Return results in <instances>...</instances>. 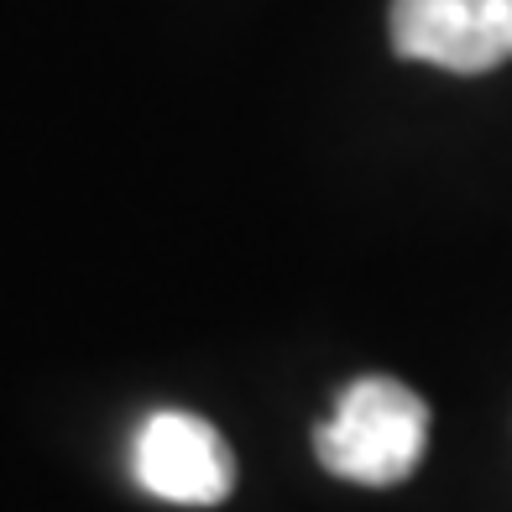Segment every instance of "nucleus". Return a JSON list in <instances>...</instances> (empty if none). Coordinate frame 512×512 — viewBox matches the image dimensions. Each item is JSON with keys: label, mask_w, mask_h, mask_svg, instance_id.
Segmentation results:
<instances>
[{"label": "nucleus", "mask_w": 512, "mask_h": 512, "mask_svg": "<svg viewBox=\"0 0 512 512\" xmlns=\"http://www.w3.org/2000/svg\"><path fill=\"white\" fill-rule=\"evenodd\" d=\"M429 408L392 377H361L340 392V408L314 429L324 471L356 486H398L424 460Z\"/></svg>", "instance_id": "1"}, {"label": "nucleus", "mask_w": 512, "mask_h": 512, "mask_svg": "<svg viewBox=\"0 0 512 512\" xmlns=\"http://www.w3.org/2000/svg\"><path fill=\"white\" fill-rule=\"evenodd\" d=\"M398 58L450 74H486L512 58V0H392Z\"/></svg>", "instance_id": "2"}, {"label": "nucleus", "mask_w": 512, "mask_h": 512, "mask_svg": "<svg viewBox=\"0 0 512 512\" xmlns=\"http://www.w3.org/2000/svg\"><path fill=\"white\" fill-rule=\"evenodd\" d=\"M136 481L142 492L178 507H215L236 486V460L215 424L194 413H152L136 434Z\"/></svg>", "instance_id": "3"}]
</instances>
